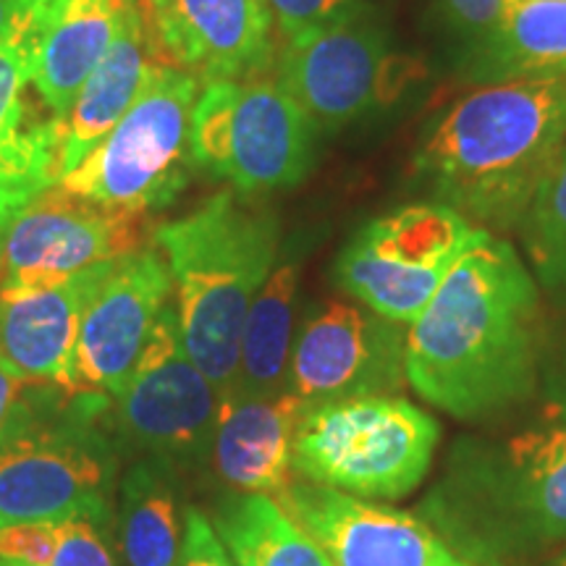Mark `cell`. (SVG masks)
<instances>
[{
    "label": "cell",
    "instance_id": "6da1fadb",
    "mask_svg": "<svg viewBox=\"0 0 566 566\" xmlns=\"http://www.w3.org/2000/svg\"><path fill=\"white\" fill-rule=\"evenodd\" d=\"M541 357L535 275L512 244L478 229L428 307L409 323V386L457 420H488L535 394Z\"/></svg>",
    "mask_w": 566,
    "mask_h": 566
},
{
    "label": "cell",
    "instance_id": "7a4b0ae2",
    "mask_svg": "<svg viewBox=\"0 0 566 566\" xmlns=\"http://www.w3.org/2000/svg\"><path fill=\"white\" fill-rule=\"evenodd\" d=\"M566 145V76L464 95L422 139L415 171L436 202L485 231H512Z\"/></svg>",
    "mask_w": 566,
    "mask_h": 566
},
{
    "label": "cell",
    "instance_id": "3957f363",
    "mask_svg": "<svg viewBox=\"0 0 566 566\" xmlns=\"http://www.w3.org/2000/svg\"><path fill=\"white\" fill-rule=\"evenodd\" d=\"M422 520L475 566H527L566 546V422L464 438L422 501Z\"/></svg>",
    "mask_w": 566,
    "mask_h": 566
},
{
    "label": "cell",
    "instance_id": "277c9868",
    "mask_svg": "<svg viewBox=\"0 0 566 566\" xmlns=\"http://www.w3.org/2000/svg\"><path fill=\"white\" fill-rule=\"evenodd\" d=\"M153 242L171 271L184 349L226 396L237 386L244 321L279 260V216L218 192L160 223Z\"/></svg>",
    "mask_w": 566,
    "mask_h": 566
},
{
    "label": "cell",
    "instance_id": "5b68a950",
    "mask_svg": "<svg viewBox=\"0 0 566 566\" xmlns=\"http://www.w3.org/2000/svg\"><path fill=\"white\" fill-rule=\"evenodd\" d=\"M113 396L32 384L0 433V527L113 522Z\"/></svg>",
    "mask_w": 566,
    "mask_h": 566
},
{
    "label": "cell",
    "instance_id": "8992f818",
    "mask_svg": "<svg viewBox=\"0 0 566 566\" xmlns=\"http://www.w3.org/2000/svg\"><path fill=\"white\" fill-rule=\"evenodd\" d=\"M441 428L405 396L304 407L292 443L302 480L365 501H399L428 478Z\"/></svg>",
    "mask_w": 566,
    "mask_h": 566
},
{
    "label": "cell",
    "instance_id": "52a82bcc",
    "mask_svg": "<svg viewBox=\"0 0 566 566\" xmlns=\"http://www.w3.org/2000/svg\"><path fill=\"white\" fill-rule=\"evenodd\" d=\"M200 80L155 61L137 101L59 187L113 210L147 216L171 205L192 176V113Z\"/></svg>",
    "mask_w": 566,
    "mask_h": 566
},
{
    "label": "cell",
    "instance_id": "ba28073f",
    "mask_svg": "<svg viewBox=\"0 0 566 566\" xmlns=\"http://www.w3.org/2000/svg\"><path fill=\"white\" fill-rule=\"evenodd\" d=\"M273 80L317 132H338L399 103L422 80V63L394 48L384 19L363 3L300 38L283 40Z\"/></svg>",
    "mask_w": 566,
    "mask_h": 566
},
{
    "label": "cell",
    "instance_id": "9c48e42d",
    "mask_svg": "<svg viewBox=\"0 0 566 566\" xmlns=\"http://www.w3.org/2000/svg\"><path fill=\"white\" fill-rule=\"evenodd\" d=\"M315 124L273 76L212 82L192 113V160L242 200L294 189L315 163Z\"/></svg>",
    "mask_w": 566,
    "mask_h": 566
},
{
    "label": "cell",
    "instance_id": "30bf717a",
    "mask_svg": "<svg viewBox=\"0 0 566 566\" xmlns=\"http://www.w3.org/2000/svg\"><path fill=\"white\" fill-rule=\"evenodd\" d=\"M475 233L478 226L441 202L407 205L354 233L336 260V283L373 313L409 325Z\"/></svg>",
    "mask_w": 566,
    "mask_h": 566
},
{
    "label": "cell",
    "instance_id": "8fae6325",
    "mask_svg": "<svg viewBox=\"0 0 566 566\" xmlns=\"http://www.w3.org/2000/svg\"><path fill=\"white\" fill-rule=\"evenodd\" d=\"M122 443L168 467L202 464L212 454L221 391L181 342L174 302L166 304L137 365L113 396Z\"/></svg>",
    "mask_w": 566,
    "mask_h": 566
},
{
    "label": "cell",
    "instance_id": "7c38bea8",
    "mask_svg": "<svg viewBox=\"0 0 566 566\" xmlns=\"http://www.w3.org/2000/svg\"><path fill=\"white\" fill-rule=\"evenodd\" d=\"M407 331L365 304L323 302L307 315L289 359V388L304 407L359 396H401Z\"/></svg>",
    "mask_w": 566,
    "mask_h": 566
},
{
    "label": "cell",
    "instance_id": "4fadbf2b",
    "mask_svg": "<svg viewBox=\"0 0 566 566\" xmlns=\"http://www.w3.org/2000/svg\"><path fill=\"white\" fill-rule=\"evenodd\" d=\"M145 216L90 202L53 184L9 223L0 283H51L124 258L142 244Z\"/></svg>",
    "mask_w": 566,
    "mask_h": 566
},
{
    "label": "cell",
    "instance_id": "5bb4252c",
    "mask_svg": "<svg viewBox=\"0 0 566 566\" xmlns=\"http://www.w3.org/2000/svg\"><path fill=\"white\" fill-rule=\"evenodd\" d=\"M171 296V271L155 244L113 260L82 313L74 352L76 391H122Z\"/></svg>",
    "mask_w": 566,
    "mask_h": 566
},
{
    "label": "cell",
    "instance_id": "9a60e30c",
    "mask_svg": "<svg viewBox=\"0 0 566 566\" xmlns=\"http://www.w3.org/2000/svg\"><path fill=\"white\" fill-rule=\"evenodd\" d=\"M275 501L334 566H475L422 516L401 509L354 499L307 480H292Z\"/></svg>",
    "mask_w": 566,
    "mask_h": 566
},
{
    "label": "cell",
    "instance_id": "2e32d148",
    "mask_svg": "<svg viewBox=\"0 0 566 566\" xmlns=\"http://www.w3.org/2000/svg\"><path fill=\"white\" fill-rule=\"evenodd\" d=\"M158 61L200 84L268 76L275 24L265 0H142Z\"/></svg>",
    "mask_w": 566,
    "mask_h": 566
},
{
    "label": "cell",
    "instance_id": "e0dca14e",
    "mask_svg": "<svg viewBox=\"0 0 566 566\" xmlns=\"http://www.w3.org/2000/svg\"><path fill=\"white\" fill-rule=\"evenodd\" d=\"M51 13L0 40V223L6 229L61 179V122L34 87Z\"/></svg>",
    "mask_w": 566,
    "mask_h": 566
},
{
    "label": "cell",
    "instance_id": "ac0fdd59",
    "mask_svg": "<svg viewBox=\"0 0 566 566\" xmlns=\"http://www.w3.org/2000/svg\"><path fill=\"white\" fill-rule=\"evenodd\" d=\"M111 263L51 283H0V354L32 384L76 391L82 313Z\"/></svg>",
    "mask_w": 566,
    "mask_h": 566
},
{
    "label": "cell",
    "instance_id": "d6986e66",
    "mask_svg": "<svg viewBox=\"0 0 566 566\" xmlns=\"http://www.w3.org/2000/svg\"><path fill=\"white\" fill-rule=\"evenodd\" d=\"M302 412L304 401L292 388L221 396L210 454L218 475L239 493L279 499L292 483V443Z\"/></svg>",
    "mask_w": 566,
    "mask_h": 566
},
{
    "label": "cell",
    "instance_id": "ffe728a7",
    "mask_svg": "<svg viewBox=\"0 0 566 566\" xmlns=\"http://www.w3.org/2000/svg\"><path fill=\"white\" fill-rule=\"evenodd\" d=\"M155 61L158 55H155L145 9L139 3V9H134L122 34L105 53V59L97 63L63 116L61 176L74 171L108 137L113 126L122 122L124 113L137 101Z\"/></svg>",
    "mask_w": 566,
    "mask_h": 566
},
{
    "label": "cell",
    "instance_id": "44dd1931",
    "mask_svg": "<svg viewBox=\"0 0 566 566\" xmlns=\"http://www.w3.org/2000/svg\"><path fill=\"white\" fill-rule=\"evenodd\" d=\"M139 3L142 0H55L34 71V87L59 122Z\"/></svg>",
    "mask_w": 566,
    "mask_h": 566
},
{
    "label": "cell",
    "instance_id": "7402d4cb",
    "mask_svg": "<svg viewBox=\"0 0 566 566\" xmlns=\"http://www.w3.org/2000/svg\"><path fill=\"white\" fill-rule=\"evenodd\" d=\"M464 71L483 84L566 76V0H509L501 24L464 53Z\"/></svg>",
    "mask_w": 566,
    "mask_h": 566
},
{
    "label": "cell",
    "instance_id": "603a6c76",
    "mask_svg": "<svg viewBox=\"0 0 566 566\" xmlns=\"http://www.w3.org/2000/svg\"><path fill=\"white\" fill-rule=\"evenodd\" d=\"M302 263L289 254L273 268L254 296L239 344V373L231 391L268 396L289 388V359L294 346V302ZM229 391V394H231Z\"/></svg>",
    "mask_w": 566,
    "mask_h": 566
},
{
    "label": "cell",
    "instance_id": "cb8c5ba5",
    "mask_svg": "<svg viewBox=\"0 0 566 566\" xmlns=\"http://www.w3.org/2000/svg\"><path fill=\"white\" fill-rule=\"evenodd\" d=\"M210 522L237 566H334L271 495L233 491L218 501Z\"/></svg>",
    "mask_w": 566,
    "mask_h": 566
},
{
    "label": "cell",
    "instance_id": "d4e9b609",
    "mask_svg": "<svg viewBox=\"0 0 566 566\" xmlns=\"http://www.w3.org/2000/svg\"><path fill=\"white\" fill-rule=\"evenodd\" d=\"M118 543L129 566H179L184 522L171 467L160 459L132 464L118 485Z\"/></svg>",
    "mask_w": 566,
    "mask_h": 566
},
{
    "label": "cell",
    "instance_id": "484cf974",
    "mask_svg": "<svg viewBox=\"0 0 566 566\" xmlns=\"http://www.w3.org/2000/svg\"><path fill=\"white\" fill-rule=\"evenodd\" d=\"M535 281L566 296V145L546 174L520 226Z\"/></svg>",
    "mask_w": 566,
    "mask_h": 566
},
{
    "label": "cell",
    "instance_id": "4316f807",
    "mask_svg": "<svg viewBox=\"0 0 566 566\" xmlns=\"http://www.w3.org/2000/svg\"><path fill=\"white\" fill-rule=\"evenodd\" d=\"M51 566H118L108 535L95 522L71 520L59 525Z\"/></svg>",
    "mask_w": 566,
    "mask_h": 566
},
{
    "label": "cell",
    "instance_id": "83f0119b",
    "mask_svg": "<svg viewBox=\"0 0 566 566\" xmlns=\"http://www.w3.org/2000/svg\"><path fill=\"white\" fill-rule=\"evenodd\" d=\"M265 3L271 9L281 40H292L344 17L346 11L363 6L365 0H265Z\"/></svg>",
    "mask_w": 566,
    "mask_h": 566
},
{
    "label": "cell",
    "instance_id": "f1b7e54d",
    "mask_svg": "<svg viewBox=\"0 0 566 566\" xmlns=\"http://www.w3.org/2000/svg\"><path fill=\"white\" fill-rule=\"evenodd\" d=\"M59 541L53 522H27V525L0 527V558L13 566H51Z\"/></svg>",
    "mask_w": 566,
    "mask_h": 566
},
{
    "label": "cell",
    "instance_id": "f546056e",
    "mask_svg": "<svg viewBox=\"0 0 566 566\" xmlns=\"http://www.w3.org/2000/svg\"><path fill=\"white\" fill-rule=\"evenodd\" d=\"M446 21L454 27L459 38L467 40V51L480 45L509 9V0H438Z\"/></svg>",
    "mask_w": 566,
    "mask_h": 566
},
{
    "label": "cell",
    "instance_id": "4dcf8cb0",
    "mask_svg": "<svg viewBox=\"0 0 566 566\" xmlns=\"http://www.w3.org/2000/svg\"><path fill=\"white\" fill-rule=\"evenodd\" d=\"M179 566H237L223 541L212 527L210 516L200 509L184 512V543Z\"/></svg>",
    "mask_w": 566,
    "mask_h": 566
},
{
    "label": "cell",
    "instance_id": "1f68e13d",
    "mask_svg": "<svg viewBox=\"0 0 566 566\" xmlns=\"http://www.w3.org/2000/svg\"><path fill=\"white\" fill-rule=\"evenodd\" d=\"M30 386L32 380L0 354V433L11 422V417L17 415L21 399H24Z\"/></svg>",
    "mask_w": 566,
    "mask_h": 566
},
{
    "label": "cell",
    "instance_id": "d6a6232c",
    "mask_svg": "<svg viewBox=\"0 0 566 566\" xmlns=\"http://www.w3.org/2000/svg\"><path fill=\"white\" fill-rule=\"evenodd\" d=\"M55 0H0V40L53 9Z\"/></svg>",
    "mask_w": 566,
    "mask_h": 566
},
{
    "label": "cell",
    "instance_id": "836d02e7",
    "mask_svg": "<svg viewBox=\"0 0 566 566\" xmlns=\"http://www.w3.org/2000/svg\"><path fill=\"white\" fill-rule=\"evenodd\" d=\"M546 394H548V412L558 417L562 422H566V344L548 367Z\"/></svg>",
    "mask_w": 566,
    "mask_h": 566
},
{
    "label": "cell",
    "instance_id": "e575fe53",
    "mask_svg": "<svg viewBox=\"0 0 566 566\" xmlns=\"http://www.w3.org/2000/svg\"><path fill=\"white\" fill-rule=\"evenodd\" d=\"M554 566H566V551H562V554H558V558H556V564Z\"/></svg>",
    "mask_w": 566,
    "mask_h": 566
},
{
    "label": "cell",
    "instance_id": "d590c367",
    "mask_svg": "<svg viewBox=\"0 0 566 566\" xmlns=\"http://www.w3.org/2000/svg\"><path fill=\"white\" fill-rule=\"evenodd\" d=\"M3 237H6V226L0 223V250H3Z\"/></svg>",
    "mask_w": 566,
    "mask_h": 566
},
{
    "label": "cell",
    "instance_id": "8d00e7d4",
    "mask_svg": "<svg viewBox=\"0 0 566 566\" xmlns=\"http://www.w3.org/2000/svg\"><path fill=\"white\" fill-rule=\"evenodd\" d=\"M0 566H13V564H9V562H3V558H0Z\"/></svg>",
    "mask_w": 566,
    "mask_h": 566
}]
</instances>
